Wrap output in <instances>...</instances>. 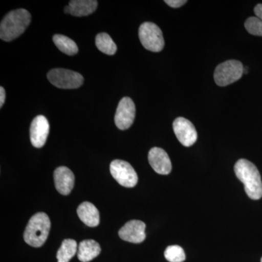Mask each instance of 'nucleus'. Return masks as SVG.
<instances>
[{
	"instance_id": "nucleus-21",
	"label": "nucleus",
	"mask_w": 262,
	"mask_h": 262,
	"mask_svg": "<svg viewBox=\"0 0 262 262\" xmlns=\"http://www.w3.org/2000/svg\"><path fill=\"white\" fill-rule=\"evenodd\" d=\"M245 27L248 33L262 37V20L257 17H250L245 22Z\"/></svg>"
},
{
	"instance_id": "nucleus-20",
	"label": "nucleus",
	"mask_w": 262,
	"mask_h": 262,
	"mask_svg": "<svg viewBox=\"0 0 262 262\" xmlns=\"http://www.w3.org/2000/svg\"><path fill=\"white\" fill-rule=\"evenodd\" d=\"M165 257L170 262H183L186 259L185 253L179 246H170L165 249Z\"/></svg>"
},
{
	"instance_id": "nucleus-17",
	"label": "nucleus",
	"mask_w": 262,
	"mask_h": 262,
	"mask_svg": "<svg viewBox=\"0 0 262 262\" xmlns=\"http://www.w3.org/2000/svg\"><path fill=\"white\" fill-rule=\"evenodd\" d=\"M78 251L77 242L75 239H66L57 252L58 262H69Z\"/></svg>"
},
{
	"instance_id": "nucleus-25",
	"label": "nucleus",
	"mask_w": 262,
	"mask_h": 262,
	"mask_svg": "<svg viewBox=\"0 0 262 262\" xmlns=\"http://www.w3.org/2000/svg\"><path fill=\"white\" fill-rule=\"evenodd\" d=\"M261 262H262V258H261Z\"/></svg>"
},
{
	"instance_id": "nucleus-1",
	"label": "nucleus",
	"mask_w": 262,
	"mask_h": 262,
	"mask_svg": "<svg viewBox=\"0 0 262 262\" xmlns=\"http://www.w3.org/2000/svg\"><path fill=\"white\" fill-rule=\"evenodd\" d=\"M236 177L244 184L246 194L252 200L262 198L261 175L256 165L246 159L239 160L234 165Z\"/></svg>"
},
{
	"instance_id": "nucleus-9",
	"label": "nucleus",
	"mask_w": 262,
	"mask_h": 262,
	"mask_svg": "<svg viewBox=\"0 0 262 262\" xmlns=\"http://www.w3.org/2000/svg\"><path fill=\"white\" fill-rule=\"evenodd\" d=\"M174 134L179 142L184 146H192L198 139V134L194 125L184 117H178L173 123Z\"/></svg>"
},
{
	"instance_id": "nucleus-19",
	"label": "nucleus",
	"mask_w": 262,
	"mask_h": 262,
	"mask_svg": "<svg viewBox=\"0 0 262 262\" xmlns=\"http://www.w3.org/2000/svg\"><path fill=\"white\" fill-rule=\"evenodd\" d=\"M96 46L100 51L108 56H113L116 53V44L106 33H100L96 36Z\"/></svg>"
},
{
	"instance_id": "nucleus-13",
	"label": "nucleus",
	"mask_w": 262,
	"mask_h": 262,
	"mask_svg": "<svg viewBox=\"0 0 262 262\" xmlns=\"http://www.w3.org/2000/svg\"><path fill=\"white\" fill-rule=\"evenodd\" d=\"M54 182L58 192L63 195H68L73 189L75 176L67 167H58L54 172Z\"/></svg>"
},
{
	"instance_id": "nucleus-15",
	"label": "nucleus",
	"mask_w": 262,
	"mask_h": 262,
	"mask_svg": "<svg viewBox=\"0 0 262 262\" xmlns=\"http://www.w3.org/2000/svg\"><path fill=\"white\" fill-rule=\"evenodd\" d=\"M77 215L82 222L89 227H97L100 223V215L96 207L89 202H83L77 208Z\"/></svg>"
},
{
	"instance_id": "nucleus-18",
	"label": "nucleus",
	"mask_w": 262,
	"mask_h": 262,
	"mask_svg": "<svg viewBox=\"0 0 262 262\" xmlns=\"http://www.w3.org/2000/svg\"><path fill=\"white\" fill-rule=\"evenodd\" d=\"M53 42L60 51L68 56H74L78 53V47L75 41L62 34H56L53 36Z\"/></svg>"
},
{
	"instance_id": "nucleus-14",
	"label": "nucleus",
	"mask_w": 262,
	"mask_h": 262,
	"mask_svg": "<svg viewBox=\"0 0 262 262\" xmlns=\"http://www.w3.org/2000/svg\"><path fill=\"white\" fill-rule=\"evenodd\" d=\"M98 2L96 0H73L65 8V13L74 16H87L96 11Z\"/></svg>"
},
{
	"instance_id": "nucleus-12",
	"label": "nucleus",
	"mask_w": 262,
	"mask_h": 262,
	"mask_svg": "<svg viewBox=\"0 0 262 262\" xmlns=\"http://www.w3.org/2000/svg\"><path fill=\"white\" fill-rule=\"evenodd\" d=\"M148 160L151 168L156 173L168 175L172 170L171 162L166 151L161 148L154 147L150 149Z\"/></svg>"
},
{
	"instance_id": "nucleus-6",
	"label": "nucleus",
	"mask_w": 262,
	"mask_h": 262,
	"mask_svg": "<svg viewBox=\"0 0 262 262\" xmlns=\"http://www.w3.org/2000/svg\"><path fill=\"white\" fill-rule=\"evenodd\" d=\"M48 79L58 89H78L84 82V78L78 72L65 69H54L48 72Z\"/></svg>"
},
{
	"instance_id": "nucleus-7",
	"label": "nucleus",
	"mask_w": 262,
	"mask_h": 262,
	"mask_svg": "<svg viewBox=\"0 0 262 262\" xmlns=\"http://www.w3.org/2000/svg\"><path fill=\"white\" fill-rule=\"evenodd\" d=\"M110 173L120 185L130 188L138 183L137 173L130 163L121 160H115L110 164Z\"/></svg>"
},
{
	"instance_id": "nucleus-8",
	"label": "nucleus",
	"mask_w": 262,
	"mask_h": 262,
	"mask_svg": "<svg viewBox=\"0 0 262 262\" xmlns=\"http://www.w3.org/2000/svg\"><path fill=\"white\" fill-rule=\"evenodd\" d=\"M136 116V106L134 101L129 97H124L119 102L115 122L120 130H127L134 123Z\"/></svg>"
},
{
	"instance_id": "nucleus-4",
	"label": "nucleus",
	"mask_w": 262,
	"mask_h": 262,
	"mask_svg": "<svg viewBox=\"0 0 262 262\" xmlns=\"http://www.w3.org/2000/svg\"><path fill=\"white\" fill-rule=\"evenodd\" d=\"M244 73V67L241 61L229 60L215 68L214 80L219 86H227L239 80Z\"/></svg>"
},
{
	"instance_id": "nucleus-16",
	"label": "nucleus",
	"mask_w": 262,
	"mask_h": 262,
	"mask_svg": "<svg viewBox=\"0 0 262 262\" xmlns=\"http://www.w3.org/2000/svg\"><path fill=\"white\" fill-rule=\"evenodd\" d=\"M100 245L94 239H85L79 245L77 257L82 262H89L97 257L101 253Z\"/></svg>"
},
{
	"instance_id": "nucleus-3",
	"label": "nucleus",
	"mask_w": 262,
	"mask_h": 262,
	"mask_svg": "<svg viewBox=\"0 0 262 262\" xmlns=\"http://www.w3.org/2000/svg\"><path fill=\"white\" fill-rule=\"evenodd\" d=\"M51 229V221L46 213H37L29 220L24 232V238L29 246L41 247L46 243Z\"/></svg>"
},
{
	"instance_id": "nucleus-24",
	"label": "nucleus",
	"mask_w": 262,
	"mask_h": 262,
	"mask_svg": "<svg viewBox=\"0 0 262 262\" xmlns=\"http://www.w3.org/2000/svg\"><path fill=\"white\" fill-rule=\"evenodd\" d=\"M5 91L4 88H0V107H3V104H4L5 101Z\"/></svg>"
},
{
	"instance_id": "nucleus-5",
	"label": "nucleus",
	"mask_w": 262,
	"mask_h": 262,
	"mask_svg": "<svg viewBox=\"0 0 262 262\" xmlns=\"http://www.w3.org/2000/svg\"><path fill=\"white\" fill-rule=\"evenodd\" d=\"M139 36L141 44L148 51L160 52L163 49L165 41L163 33L156 24L151 22L141 24Z\"/></svg>"
},
{
	"instance_id": "nucleus-10",
	"label": "nucleus",
	"mask_w": 262,
	"mask_h": 262,
	"mask_svg": "<svg viewBox=\"0 0 262 262\" xmlns=\"http://www.w3.org/2000/svg\"><path fill=\"white\" fill-rule=\"evenodd\" d=\"M50 132L48 120L43 115H39L33 120L30 127V139L32 145L41 148L46 144Z\"/></svg>"
},
{
	"instance_id": "nucleus-22",
	"label": "nucleus",
	"mask_w": 262,
	"mask_h": 262,
	"mask_svg": "<svg viewBox=\"0 0 262 262\" xmlns=\"http://www.w3.org/2000/svg\"><path fill=\"white\" fill-rule=\"evenodd\" d=\"M165 3L173 8H178L187 3L186 0H165Z\"/></svg>"
},
{
	"instance_id": "nucleus-23",
	"label": "nucleus",
	"mask_w": 262,
	"mask_h": 262,
	"mask_svg": "<svg viewBox=\"0 0 262 262\" xmlns=\"http://www.w3.org/2000/svg\"><path fill=\"white\" fill-rule=\"evenodd\" d=\"M254 13L258 18L262 20V4H258L255 7Z\"/></svg>"
},
{
	"instance_id": "nucleus-11",
	"label": "nucleus",
	"mask_w": 262,
	"mask_h": 262,
	"mask_svg": "<svg viewBox=\"0 0 262 262\" xmlns=\"http://www.w3.org/2000/svg\"><path fill=\"white\" fill-rule=\"evenodd\" d=\"M146 225L139 220L127 222L119 231L120 238L133 244H140L146 238Z\"/></svg>"
},
{
	"instance_id": "nucleus-2",
	"label": "nucleus",
	"mask_w": 262,
	"mask_h": 262,
	"mask_svg": "<svg viewBox=\"0 0 262 262\" xmlns=\"http://www.w3.org/2000/svg\"><path fill=\"white\" fill-rule=\"evenodd\" d=\"M32 20L30 13L25 9H17L5 15L0 24V38L10 42L21 35Z\"/></svg>"
}]
</instances>
